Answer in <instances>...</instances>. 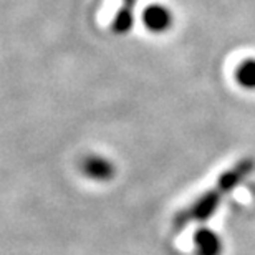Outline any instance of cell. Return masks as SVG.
<instances>
[{"label": "cell", "mask_w": 255, "mask_h": 255, "mask_svg": "<svg viewBox=\"0 0 255 255\" xmlns=\"http://www.w3.org/2000/svg\"><path fill=\"white\" fill-rule=\"evenodd\" d=\"M222 194L224 192H221L216 187V189L209 191L204 194V196H201L191 207H187L186 211L177 214V217L174 221L176 227H182V226H186L187 222H192V221H206V219H209L217 209Z\"/></svg>", "instance_id": "obj_1"}, {"label": "cell", "mask_w": 255, "mask_h": 255, "mask_svg": "<svg viewBox=\"0 0 255 255\" xmlns=\"http://www.w3.org/2000/svg\"><path fill=\"white\" fill-rule=\"evenodd\" d=\"M80 169L88 179H93L98 182L110 181V179H113V176H115L113 162L98 154H90L83 157L80 162Z\"/></svg>", "instance_id": "obj_2"}, {"label": "cell", "mask_w": 255, "mask_h": 255, "mask_svg": "<svg viewBox=\"0 0 255 255\" xmlns=\"http://www.w3.org/2000/svg\"><path fill=\"white\" fill-rule=\"evenodd\" d=\"M142 20H144L146 27L152 32H164L171 25L172 17L167 8L161 7V5H152V7H147L144 10Z\"/></svg>", "instance_id": "obj_3"}, {"label": "cell", "mask_w": 255, "mask_h": 255, "mask_svg": "<svg viewBox=\"0 0 255 255\" xmlns=\"http://www.w3.org/2000/svg\"><path fill=\"white\" fill-rule=\"evenodd\" d=\"M194 244H196L197 255H219L222 251L221 239L217 234H214L209 229H201L194 236Z\"/></svg>", "instance_id": "obj_4"}, {"label": "cell", "mask_w": 255, "mask_h": 255, "mask_svg": "<svg viewBox=\"0 0 255 255\" xmlns=\"http://www.w3.org/2000/svg\"><path fill=\"white\" fill-rule=\"evenodd\" d=\"M252 169H254V162L251 159L241 161L232 171H227L226 174L219 179L217 189L221 192H229L231 189H234V187H236Z\"/></svg>", "instance_id": "obj_5"}, {"label": "cell", "mask_w": 255, "mask_h": 255, "mask_svg": "<svg viewBox=\"0 0 255 255\" xmlns=\"http://www.w3.org/2000/svg\"><path fill=\"white\" fill-rule=\"evenodd\" d=\"M237 81L244 88H255V60L242 63L237 70Z\"/></svg>", "instance_id": "obj_6"}, {"label": "cell", "mask_w": 255, "mask_h": 255, "mask_svg": "<svg viewBox=\"0 0 255 255\" xmlns=\"http://www.w3.org/2000/svg\"><path fill=\"white\" fill-rule=\"evenodd\" d=\"M131 5H132V2L129 0V2L126 3V7L121 8L120 12H118V15H116L115 23H113L115 32L123 33V32H128V28L131 27V22H132V17H131Z\"/></svg>", "instance_id": "obj_7"}]
</instances>
